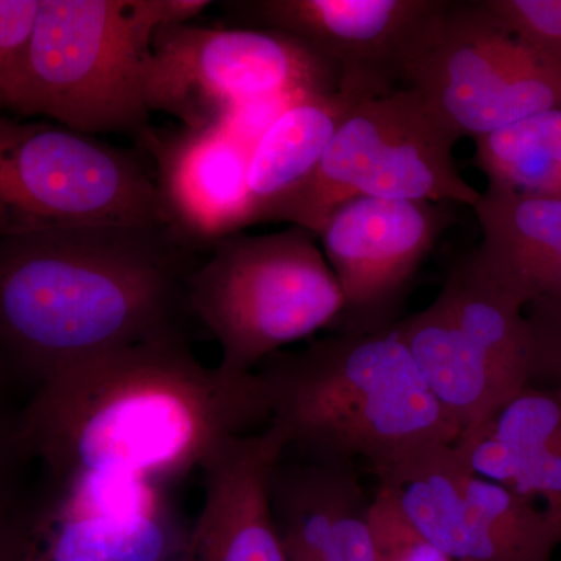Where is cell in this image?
<instances>
[{
  "instance_id": "cell-11",
  "label": "cell",
  "mask_w": 561,
  "mask_h": 561,
  "mask_svg": "<svg viewBox=\"0 0 561 561\" xmlns=\"http://www.w3.org/2000/svg\"><path fill=\"white\" fill-rule=\"evenodd\" d=\"M454 561H552L561 531L537 502L481 478L456 443H431L378 478Z\"/></svg>"
},
{
  "instance_id": "cell-23",
  "label": "cell",
  "mask_w": 561,
  "mask_h": 561,
  "mask_svg": "<svg viewBox=\"0 0 561 561\" xmlns=\"http://www.w3.org/2000/svg\"><path fill=\"white\" fill-rule=\"evenodd\" d=\"M24 408L14 404L11 386L0 378V527L27 489L28 468L36 463Z\"/></svg>"
},
{
  "instance_id": "cell-18",
  "label": "cell",
  "mask_w": 561,
  "mask_h": 561,
  "mask_svg": "<svg viewBox=\"0 0 561 561\" xmlns=\"http://www.w3.org/2000/svg\"><path fill=\"white\" fill-rule=\"evenodd\" d=\"M390 90L371 77L342 76L337 90L298 99L280 111L251 147V224L273 220L316 173L351 111L365 99Z\"/></svg>"
},
{
  "instance_id": "cell-5",
  "label": "cell",
  "mask_w": 561,
  "mask_h": 561,
  "mask_svg": "<svg viewBox=\"0 0 561 561\" xmlns=\"http://www.w3.org/2000/svg\"><path fill=\"white\" fill-rule=\"evenodd\" d=\"M316 238L297 225L236 232L214 243L192 273L191 309L219 343L221 371H256L284 346L334 328L343 295Z\"/></svg>"
},
{
  "instance_id": "cell-6",
  "label": "cell",
  "mask_w": 561,
  "mask_h": 561,
  "mask_svg": "<svg viewBox=\"0 0 561 561\" xmlns=\"http://www.w3.org/2000/svg\"><path fill=\"white\" fill-rule=\"evenodd\" d=\"M165 225L154 175L128 150L44 121L0 116V239Z\"/></svg>"
},
{
  "instance_id": "cell-1",
  "label": "cell",
  "mask_w": 561,
  "mask_h": 561,
  "mask_svg": "<svg viewBox=\"0 0 561 561\" xmlns=\"http://www.w3.org/2000/svg\"><path fill=\"white\" fill-rule=\"evenodd\" d=\"M24 411L41 470L161 490L272 419L256 371L206 367L186 341L142 343L69 365L33 391Z\"/></svg>"
},
{
  "instance_id": "cell-29",
  "label": "cell",
  "mask_w": 561,
  "mask_h": 561,
  "mask_svg": "<svg viewBox=\"0 0 561 561\" xmlns=\"http://www.w3.org/2000/svg\"><path fill=\"white\" fill-rule=\"evenodd\" d=\"M560 390V389H559Z\"/></svg>"
},
{
  "instance_id": "cell-26",
  "label": "cell",
  "mask_w": 561,
  "mask_h": 561,
  "mask_svg": "<svg viewBox=\"0 0 561 561\" xmlns=\"http://www.w3.org/2000/svg\"><path fill=\"white\" fill-rule=\"evenodd\" d=\"M38 10L39 0H0V98L7 77L31 38Z\"/></svg>"
},
{
  "instance_id": "cell-16",
  "label": "cell",
  "mask_w": 561,
  "mask_h": 561,
  "mask_svg": "<svg viewBox=\"0 0 561 561\" xmlns=\"http://www.w3.org/2000/svg\"><path fill=\"white\" fill-rule=\"evenodd\" d=\"M287 445L271 423L231 438L205 461V496L187 538L190 561H289L271 497L273 471Z\"/></svg>"
},
{
  "instance_id": "cell-19",
  "label": "cell",
  "mask_w": 561,
  "mask_h": 561,
  "mask_svg": "<svg viewBox=\"0 0 561 561\" xmlns=\"http://www.w3.org/2000/svg\"><path fill=\"white\" fill-rule=\"evenodd\" d=\"M456 445L476 474L541 502L561 531V390L530 386Z\"/></svg>"
},
{
  "instance_id": "cell-21",
  "label": "cell",
  "mask_w": 561,
  "mask_h": 561,
  "mask_svg": "<svg viewBox=\"0 0 561 561\" xmlns=\"http://www.w3.org/2000/svg\"><path fill=\"white\" fill-rule=\"evenodd\" d=\"M476 140L489 186L561 197V108L546 110Z\"/></svg>"
},
{
  "instance_id": "cell-7",
  "label": "cell",
  "mask_w": 561,
  "mask_h": 561,
  "mask_svg": "<svg viewBox=\"0 0 561 561\" xmlns=\"http://www.w3.org/2000/svg\"><path fill=\"white\" fill-rule=\"evenodd\" d=\"M457 140L411 88L371 95L351 111L316 173L273 220L297 225L319 238L328 217L357 197L474 208L482 192L457 169Z\"/></svg>"
},
{
  "instance_id": "cell-22",
  "label": "cell",
  "mask_w": 561,
  "mask_h": 561,
  "mask_svg": "<svg viewBox=\"0 0 561 561\" xmlns=\"http://www.w3.org/2000/svg\"><path fill=\"white\" fill-rule=\"evenodd\" d=\"M513 38L561 72V0H482Z\"/></svg>"
},
{
  "instance_id": "cell-24",
  "label": "cell",
  "mask_w": 561,
  "mask_h": 561,
  "mask_svg": "<svg viewBox=\"0 0 561 561\" xmlns=\"http://www.w3.org/2000/svg\"><path fill=\"white\" fill-rule=\"evenodd\" d=\"M376 557L387 561H454L432 545L401 511L386 486L378 485L368 511Z\"/></svg>"
},
{
  "instance_id": "cell-13",
  "label": "cell",
  "mask_w": 561,
  "mask_h": 561,
  "mask_svg": "<svg viewBox=\"0 0 561 561\" xmlns=\"http://www.w3.org/2000/svg\"><path fill=\"white\" fill-rule=\"evenodd\" d=\"M430 335L445 378L485 411L500 412L531 386L524 306L490 278L474 254L448 273L432 305Z\"/></svg>"
},
{
  "instance_id": "cell-2",
  "label": "cell",
  "mask_w": 561,
  "mask_h": 561,
  "mask_svg": "<svg viewBox=\"0 0 561 561\" xmlns=\"http://www.w3.org/2000/svg\"><path fill=\"white\" fill-rule=\"evenodd\" d=\"M202 260L165 225L0 239V378L35 391L99 354L191 342Z\"/></svg>"
},
{
  "instance_id": "cell-14",
  "label": "cell",
  "mask_w": 561,
  "mask_h": 561,
  "mask_svg": "<svg viewBox=\"0 0 561 561\" xmlns=\"http://www.w3.org/2000/svg\"><path fill=\"white\" fill-rule=\"evenodd\" d=\"M448 0H249L225 3L231 18L290 33L342 76L394 88L405 61Z\"/></svg>"
},
{
  "instance_id": "cell-10",
  "label": "cell",
  "mask_w": 561,
  "mask_h": 561,
  "mask_svg": "<svg viewBox=\"0 0 561 561\" xmlns=\"http://www.w3.org/2000/svg\"><path fill=\"white\" fill-rule=\"evenodd\" d=\"M190 530L165 490L39 468L0 527V561H173Z\"/></svg>"
},
{
  "instance_id": "cell-3",
  "label": "cell",
  "mask_w": 561,
  "mask_h": 561,
  "mask_svg": "<svg viewBox=\"0 0 561 561\" xmlns=\"http://www.w3.org/2000/svg\"><path fill=\"white\" fill-rule=\"evenodd\" d=\"M271 423L301 457L353 463L376 478L431 443H456L443 411L394 324L370 334H334L279 351L256 370Z\"/></svg>"
},
{
  "instance_id": "cell-12",
  "label": "cell",
  "mask_w": 561,
  "mask_h": 561,
  "mask_svg": "<svg viewBox=\"0 0 561 561\" xmlns=\"http://www.w3.org/2000/svg\"><path fill=\"white\" fill-rule=\"evenodd\" d=\"M449 203L357 197L328 217L319 238L343 295L337 334L397 323L413 276L453 219Z\"/></svg>"
},
{
  "instance_id": "cell-8",
  "label": "cell",
  "mask_w": 561,
  "mask_h": 561,
  "mask_svg": "<svg viewBox=\"0 0 561 561\" xmlns=\"http://www.w3.org/2000/svg\"><path fill=\"white\" fill-rule=\"evenodd\" d=\"M320 51L273 28H160L144 69V102L186 127L231 122L242 111L290 103L341 87Z\"/></svg>"
},
{
  "instance_id": "cell-28",
  "label": "cell",
  "mask_w": 561,
  "mask_h": 561,
  "mask_svg": "<svg viewBox=\"0 0 561 561\" xmlns=\"http://www.w3.org/2000/svg\"><path fill=\"white\" fill-rule=\"evenodd\" d=\"M376 561H387V560H381V559H378V557H376Z\"/></svg>"
},
{
  "instance_id": "cell-9",
  "label": "cell",
  "mask_w": 561,
  "mask_h": 561,
  "mask_svg": "<svg viewBox=\"0 0 561 561\" xmlns=\"http://www.w3.org/2000/svg\"><path fill=\"white\" fill-rule=\"evenodd\" d=\"M457 136L481 138L561 108V72L513 38L481 2H448L401 72Z\"/></svg>"
},
{
  "instance_id": "cell-4",
  "label": "cell",
  "mask_w": 561,
  "mask_h": 561,
  "mask_svg": "<svg viewBox=\"0 0 561 561\" xmlns=\"http://www.w3.org/2000/svg\"><path fill=\"white\" fill-rule=\"evenodd\" d=\"M208 0H39L31 38L0 105L83 135L149 128L144 69L160 28L187 24Z\"/></svg>"
},
{
  "instance_id": "cell-17",
  "label": "cell",
  "mask_w": 561,
  "mask_h": 561,
  "mask_svg": "<svg viewBox=\"0 0 561 561\" xmlns=\"http://www.w3.org/2000/svg\"><path fill=\"white\" fill-rule=\"evenodd\" d=\"M271 497L287 560L376 561L371 500L353 463L283 456Z\"/></svg>"
},
{
  "instance_id": "cell-27",
  "label": "cell",
  "mask_w": 561,
  "mask_h": 561,
  "mask_svg": "<svg viewBox=\"0 0 561 561\" xmlns=\"http://www.w3.org/2000/svg\"><path fill=\"white\" fill-rule=\"evenodd\" d=\"M173 561H190V559H187V553H186V551H184L183 553H181L179 559H175Z\"/></svg>"
},
{
  "instance_id": "cell-15",
  "label": "cell",
  "mask_w": 561,
  "mask_h": 561,
  "mask_svg": "<svg viewBox=\"0 0 561 561\" xmlns=\"http://www.w3.org/2000/svg\"><path fill=\"white\" fill-rule=\"evenodd\" d=\"M154 161L165 224L191 249L250 227L249 160L253 142L230 122L139 135Z\"/></svg>"
},
{
  "instance_id": "cell-25",
  "label": "cell",
  "mask_w": 561,
  "mask_h": 561,
  "mask_svg": "<svg viewBox=\"0 0 561 561\" xmlns=\"http://www.w3.org/2000/svg\"><path fill=\"white\" fill-rule=\"evenodd\" d=\"M530 335V381L561 390V300L530 302L524 309Z\"/></svg>"
},
{
  "instance_id": "cell-20",
  "label": "cell",
  "mask_w": 561,
  "mask_h": 561,
  "mask_svg": "<svg viewBox=\"0 0 561 561\" xmlns=\"http://www.w3.org/2000/svg\"><path fill=\"white\" fill-rule=\"evenodd\" d=\"M472 209L482 228L472 254L490 278L524 309L561 300V197L489 186Z\"/></svg>"
}]
</instances>
